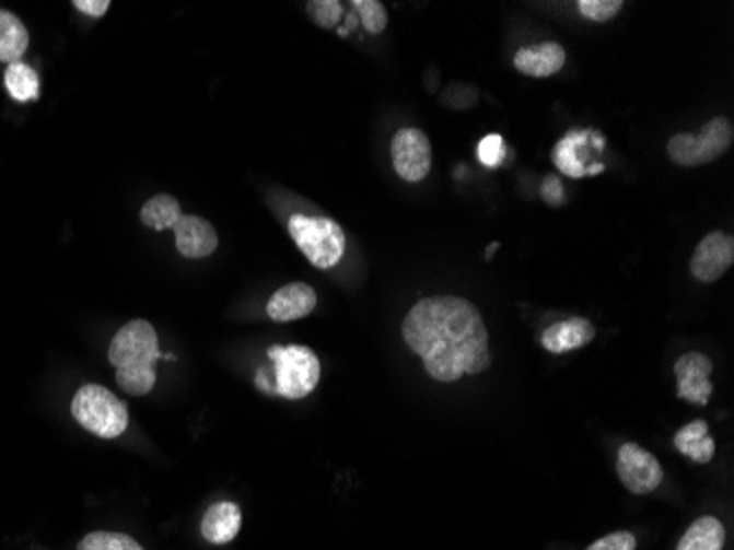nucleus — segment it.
I'll return each instance as SVG.
<instances>
[{
  "instance_id": "obj_1",
  "label": "nucleus",
  "mask_w": 734,
  "mask_h": 550,
  "mask_svg": "<svg viewBox=\"0 0 734 550\" xmlns=\"http://www.w3.org/2000/svg\"><path fill=\"white\" fill-rule=\"evenodd\" d=\"M403 337L422 359L429 377L442 384L479 375L493 361L481 313L455 295L424 297L413 304L403 321Z\"/></svg>"
},
{
  "instance_id": "obj_2",
  "label": "nucleus",
  "mask_w": 734,
  "mask_h": 550,
  "mask_svg": "<svg viewBox=\"0 0 734 550\" xmlns=\"http://www.w3.org/2000/svg\"><path fill=\"white\" fill-rule=\"evenodd\" d=\"M159 356L161 350L156 330L145 319L124 324L108 348V359L117 368V386L135 397L148 395L154 388V365Z\"/></svg>"
},
{
  "instance_id": "obj_3",
  "label": "nucleus",
  "mask_w": 734,
  "mask_h": 550,
  "mask_svg": "<svg viewBox=\"0 0 734 550\" xmlns=\"http://www.w3.org/2000/svg\"><path fill=\"white\" fill-rule=\"evenodd\" d=\"M276 395L298 401L306 399L319 384L322 363L308 346H271Z\"/></svg>"
},
{
  "instance_id": "obj_4",
  "label": "nucleus",
  "mask_w": 734,
  "mask_h": 550,
  "mask_svg": "<svg viewBox=\"0 0 734 550\" xmlns=\"http://www.w3.org/2000/svg\"><path fill=\"white\" fill-rule=\"evenodd\" d=\"M289 234L308 262L322 271L335 269L346 254V234L333 219L293 214Z\"/></svg>"
},
{
  "instance_id": "obj_5",
  "label": "nucleus",
  "mask_w": 734,
  "mask_h": 550,
  "mask_svg": "<svg viewBox=\"0 0 734 550\" xmlns=\"http://www.w3.org/2000/svg\"><path fill=\"white\" fill-rule=\"evenodd\" d=\"M73 419L100 438H117L128 428V408L110 390L89 384L80 388L71 403Z\"/></svg>"
},
{
  "instance_id": "obj_6",
  "label": "nucleus",
  "mask_w": 734,
  "mask_h": 550,
  "mask_svg": "<svg viewBox=\"0 0 734 550\" xmlns=\"http://www.w3.org/2000/svg\"><path fill=\"white\" fill-rule=\"evenodd\" d=\"M734 139V128L725 117H712L697 134L679 132L671 137L666 152L668 156L684 167H697L710 163L727 152Z\"/></svg>"
},
{
  "instance_id": "obj_7",
  "label": "nucleus",
  "mask_w": 734,
  "mask_h": 550,
  "mask_svg": "<svg viewBox=\"0 0 734 550\" xmlns=\"http://www.w3.org/2000/svg\"><path fill=\"white\" fill-rule=\"evenodd\" d=\"M392 161L403 180L420 183L431 172L429 137L418 128H400L392 139Z\"/></svg>"
},
{
  "instance_id": "obj_8",
  "label": "nucleus",
  "mask_w": 734,
  "mask_h": 550,
  "mask_svg": "<svg viewBox=\"0 0 734 550\" xmlns=\"http://www.w3.org/2000/svg\"><path fill=\"white\" fill-rule=\"evenodd\" d=\"M616 467H618L620 482L636 495L655 491L664 478V471L657 458L636 443H627L620 447Z\"/></svg>"
},
{
  "instance_id": "obj_9",
  "label": "nucleus",
  "mask_w": 734,
  "mask_h": 550,
  "mask_svg": "<svg viewBox=\"0 0 734 550\" xmlns=\"http://www.w3.org/2000/svg\"><path fill=\"white\" fill-rule=\"evenodd\" d=\"M734 262V238L725 232H710L690 258V273L699 282H716Z\"/></svg>"
},
{
  "instance_id": "obj_10",
  "label": "nucleus",
  "mask_w": 734,
  "mask_h": 550,
  "mask_svg": "<svg viewBox=\"0 0 734 550\" xmlns=\"http://www.w3.org/2000/svg\"><path fill=\"white\" fill-rule=\"evenodd\" d=\"M710 375H712V361L706 354L688 352L679 356L675 363L677 397L688 403L706 406L712 395Z\"/></svg>"
},
{
  "instance_id": "obj_11",
  "label": "nucleus",
  "mask_w": 734,
  "mask_h": 550,
  "mask_svg": "<svg viewBox=\"0 0 734 550\" xmlns=\"http://www.w3.org/2000/svg\"><path fill=\"white\" fill-rule=\"evenodd\" d=\"M315 306H317L315 289L304 282H293V284L278 289L271 295L267 304V313L273 321L287 324V321H295V319L311 315Z\"/></svg>"
},
{
  "instance_id": "obj_12",
  "label": "nucleus",
  "mask_w": 734,
  "mask_h": 550,
  "mask_svg": "<svg viewBox=\"0 0 734 550\" xmlns=\"http://www.w3.org/2000/svg\"><path fill=\"white\" fill-rule=\"evenodd\" d=\"M174 236L178 254L191 260L207 258L218 247L215 230L200 217H180L174 225Z\"/></svg>"
},
{
  "instance_id": "obj_13",
  "label": "nucleus",
  "mask_w": 734,
  "mask_h": 550,
  "mask_svg": "<svg viewBox=\"0 0 734 550\" xmlns=\"http://www.w3.org/2000/svg\"><path fill=\"white\" fill-rule=\"evenodd\" d=\"M515 69L528 78H550L566 65V49L559 43H539L515 54Z\"/></svg>"
},
{
  "instance_id": "obj_14",
  "label": "nucleus",
  "mask_w": 734,
  "mask_h": 550,
  "mask_svg": "<svg viewBox=\"0 0 734 550\" xmlns=\"http://www.w3.org/2000/svg\"><path fill=\"white\" fill-rule=\"evenodd\" d=\"M596 337V328L585 317H572L557 321L541 335V346L552 354H563L587 346Z\"/></svg>"
},
{
  "instance_id": "obj_15",
  "label": "nucleus",
  "mask_w": 734,
  "mask_h": 550,
  "mask_svg": "<svg viewBox=\"0 0 734 550\" xmlns=\"http://www.w3.org/2000/svg\"><path fill=\"white\" fill-rule=\"evenodd\" d=\"M240 526H242L240 506L224 500L207 508L200 524V533L209 543H229L240 533Z\"/></svg>"
},
{
  "instance_id": "obj_16",
  "label": "nucleus",
  "mask_w": 734,
  "mask_h": 550,
  "mask_svg": "<svg viewBox=\"0 0 734 550\" xmlns=\"http://www.w3.org/2000/svg\"><path fill=\"white\" fill-rule=\"evenodd\" d=\"M675 447L679 454L690 458L697 465H706L714 456V441L708 434L706 421H692L675 434Z\"/></svg>"
},
{
  "instance_id": "obj_17",
  "label": "nucleus",
  "mask_w": 734,
  "mask_h": 550,
  "mask_svg": "<svg viewBox=\"0 0 734 550\" xmlns=\"http://www.w3.org/2000/svg\"><path fill=\"white\" fill-rule=\"evenodd\" d=\"M725 543L723 524L712 517L703 515L690 524V528L681 535L677 550H721Z\"/></svg>"
},
{
  "instance_id": "obj_18",
  "label": "nucleus",
  "mask_w": 734,
  "mask_h": 550,
  "mask_svg": "<svg viewBox=\"0 0 734 550\" xmlns=\"http://www.w3.org/2000/svg\"><path fill=\"white\" fill-rule=\"evenodd\" d=\"M30 47V34L19 16L0 10V62H21Z\"/></svg>"
},
{
  "instance_id": "obj_19",
  "label": "nucleus",
  "mask_w": 734,
  "mask_h": 550,
  "mask_svg": "<svg viewBox=\"0 0 734 550\" xmlns=\"http://www.w3.org/2000/svg\"><path fill=\"white\" fill-rule=\"evenodd\" d=\"M587 132H570L566 139H561L555 148V165L572 176V178H579V176H585V163H583V148H585V139H587Z\"/></svg>"
},
{
  "instance_id": "obj_20",
  "label": "nucleus",
  "mask_w": 734,
  "mask_h": 550,
  "mask_svg": "<svg viewBox=\"0 0 734 550\" xmlns=\"http://www.w3.org/2000/svg\"><path fill=\"white\" fill-rule=\"evenodd\" d=\"M180 206L174 197L170 195H159L152 197L143 208H141V223L150 230L156 232H165V230H174V225L180 219Z\"/></svg>"
},
{
  "instance_id": "obj_21",
  "label": "nucleus",
  "mask_w": 734,
  "mask_h": 550,
  "mask_svg": "<svg viewBox=\"0 0 734 550\" xmlns=\"http://www.w3.org/2000/svg\"><path fill=\"white\" fill-rule=\"evenodd\" d=\"M5 86L14 100L30 102V100H38L40 80L32 67L23 62H14L5 71Z\"/></svg>"
},
{
  "instance_id": "obj_22",
  "label": "nucleus",
  "mask_w": 734,
  "mask_h": 550,
  "mask_svg": "<svg viewBox=\"0 0 734 550\" xmlns=\"http://www.w3.org/2000/svg\"><path fill=\"white\" fill-rule=\"evenodd\" d=\"M78 550H143V548L130 535L97 530V533H89L80 541Z\"/></svg>"
},
{
  "instance_id": "obj_23",
  "label": "nucleus",
  "mask_w": 734,
  "mask_h": 550,
  "mask_svg": "<svg viewBox=\"0 0 734 550\" xmlns=\"http://www.w3.org/2000/svg\"><path fill=\"white\" fill-rule=\"evenodd\" d=\"M306 10L308 16L324 30H335L343 19V5L339 0H311Z\"/></svg>"
},
{
  "instance_id": "obj_24",
  "label": "nucleus",
  "mask_w": 734,
  "mask_h": 550,
  "mask_svg": "<svg viewBox=\"0 0 734 550\" xmlns=\"http://www.w3.org/2000/svg\"><path fill=\"white\" fill-rule=\"evenodd\" d=\"M352 8L361 16L363 27L370 34H383L385 32V27H387V12L378 3V0H354Z\"/></svg>"
},
{
  "instance_id": "obj_25",
  "label": "nucleus",
  "mask_w": 734,
  "mask_h": 550,
  "mask_svg": "<svg viewBox=\"0 0 734 550\" xmlns=\"http://www.w3.org/2000/svg\"><path fill=\"white\" fill-rule=\"evenodd\" d=\"M576 8L581 12V16H585L587 21L607 23L622 12L625 3H622V0H581Z\"/></svg>"
},
{
  "instance_id": "obj_26",
  "label": "nucleus",
  "mask_w": 734,
  "mask_h": 550,
  "mask_svg": "<svg viewBox=\"0 0 734 550\" xmlns=\"http://www.w3.org/2000/svg\"><path fill=\"white\" fill-rule=\"evenodd\" d=\"M506 156V145L500 134H486L477 145V159L483 167H498Z\"/></svg>"
},
{
  "instance_id": "obj_27",
  "label": "nucleus",
  "mask_w": 734,
  "mask_h": 550,
  "mask_svg": "<svg viewBox=\"0 0 734 550\" xmlns=\"http://www.w3.org/2000/svg\"><path fill=\"white\" fill-rule=\"evenodd\" d=\"M638 541L633 537V533H627V530H616V533H609L601 539H596L587 550H636Z\"/></svg>"
},
{
  "instance_id": "obj_28",
  "label": "nucleus",
  "mask_w": 734,
  "mask_h": 550,
  "mask_svg": "<svg viewBox=\"0 0 734 550\" xmlns=\"http://www.w3.org/2000/svg\"><path fill=\"white\" fill-rule=\"evenodd\" d=\"M541 195H544L546 203H550V206L559 208V206L563 203V197H566V195H563V186H561V180H559L557 176H548V178L544 180Z\"/></svg>"
},
{
  "instance_id": "obj_29",
  "label": "nucleus",
  "mask_w": 734,
  "mask_h": 550,
  "mask_svg": "<svg viewBox=\"0 0 734 550\" xmlns=\"http://www.w3.org/2000/svg\"><path fill=\"white\" fill-rule=\"evenodd\" d=\"M73 8H78L80 12L93 16V19H102L108 12L110 3H108V0H75Z\"/></svg>"
},
{
  "instance_id": "obj_30",
  "label": "nucleus",
  "mask_w": 734,
  "mask_h": 550,
  "mask_svg": "<svg viewBox=\"0 0 734 550\" xmlns=\"http://www.w3.org/2000/svg\"><path fill=\"white\" fill-rule=\"evenodd\" d=\"M498 249V243H493V245H488V249H486V254H488V258H491L493 256V251Z\"/></svg>"
}]
</instances>
